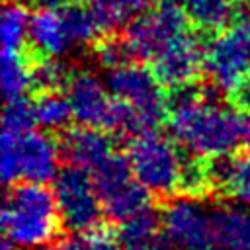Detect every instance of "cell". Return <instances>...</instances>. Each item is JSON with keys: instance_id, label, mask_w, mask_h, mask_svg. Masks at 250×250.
I'll list each match as a JSON object with an SVG mask.
<instances>
[{"instance_id": "18", "label": "cell", "mask_w": 250, "mask_h": 250, "mask_svg": "<svg viewBox=\"0 0 250 250\" xmlns=\"http://www.w3.org/2000/svg\"><path fill=\"white\" fill-rule=\"evenodd\" d=\"M33 109H35L37 125L55 135H59L61 131L70 127V119L74 117L70 102H68L66 94H62L61 90L37 94L33 100Z\"/></svg>"}, {"instance_id": "29", "label": "cell", "mask_w": 250, "mask_h": 250, "mask_svg": "<svg viewBox=\"0 0 250 250\" xmlns=\"http://www.w3.org/2000/svg\"><path fill=\"white\" fill-rule=\"evenodd\" d=\"M43 250H82V240L78 238H70V236H59L57 240L45 244Z\"/></svg>"}, {"instance_id": "5", "label": "cell", "mask_w": 250, "mask_h": 250, "mask_svg": "<svg viewBox=\"0 0 250 250\" xmlns=\"http://www.w3.org/2000/svg\"><path fill=\"white\" fill-rule=\"evenodd\" d=\"M205 72L221 90L250 76V16L234 20L205 45Z\"/></svg>"}, {"instance_id": "26", "label": "cell", "mask_w": 250, "mask_h": 250, "mask_svg": "<svg viewBox=\"0 0 250 250\" xmlns=\"http://www.w3.org/2000/svg\"><path fill=\"white\" fill-rule=\"evenodd\" d=\"M225 197L250 205V150L234 154V168Z\"/></svg>"}, {"instance_id": "32", "label": "cell", "mask_w": 250, "mask_h": 250, "mask_svg": "<svg viewBox=\"0 0 250 250\" xmlns=\"http://www.w3.org/2000/svg\"><path fill=\"white\" fill-rule=\"evenodd\" d=\"M244 145H246V148L250 150V117L248 119H244Z\"/></svg>"}, {"instance_id": "22", "label": "cell", "mask_w": 250, "mask_h": 250, "mask_svg": "<svg viewBox=\"0 0 250 250\" xmlns=\"http://www.w3.org/2000/svg\"><path fill=\"white\" fill-rule=\"evenodd\" d=\"M61 8H62V16L74 45L92 43L104 33L92 8H84L78 4H64Z\"/></svg>"}, {"instance_id": "28", "label": "cell", "mask_w": 250, "mask_h": 250, "mask_svg": "<svg viewBox=\"0 0 250 250\" xmlns=\"http://www.w3.org/2000/svg\"><path fill=\"white\" fill-rule=\"evenodd\" d=\"M229 102L234 109H238L240 113H248L250 115V76H246L244 80H240L229 94Z\"/></svg>"}, {"instance_id": "11", "label": "cell", "mask_w": 250, "mask_h": 250, "mask_svg": "<svg viewBox=\"0 0 250 250\" xmlns=\"http://www.w3.org/2000/svg\"><path fill=\"white\" fill-rule=\"evenodd\" d=\"M62 164L94 170L113 152V139L105 129L92 125H70L57 135Z\"/></svg>"}, {"instance_id": "24", "label": "cell", "mask_w": 250, "mask_h": 250, "mask_svg": "<svg viewBox=\"0 0 250 250\" xmlns=\"http://www.w3.org/2000/svg\"><path fill=\"white\" fill-rule=\"evenodd\" d=\"M94 55H96V61L109 70L135 61V55L125 35H113V33H105L100 41H96Z\"/></svg>"}, {"instance_id": "15", "label": "cell", "mask_w": 250, "mask_h": 250, "mask_svg": "<svg viewBox=\"0 0 250 250\" xmlns=\"http://www.w3.org/2000/svg\"><path fill=\"white\" fill-rule=\"evenodd\" d=\"M180 145V174L176 195L191 199H215L213 182L207 168V156L191 150L189 146Z\"/></svg>"}, {"instance_id": "7", "label": "cell", "mask_w": 250, "mask_h": 250, "mask_svg": "<svg viewBox=\"0 0 250 250\" xmlns=\"http://www.w3.org/2000/svg\"><path fill=\"white\" fill-rule=\"evenodd\" d=\"M107 88L115 98L133 104L154 127L166 123V94L150 68L129 62L107 72Z\"/></svg>"}, {"instance_id": "14", "label": "cell", "mask_w": 250, "mask_h": 250, "mask_svg": "<svg viewBox=\"0 0 250 250\" xmlns=\"http://www.w3.org/2000/svg\"><path fill=\"white\" fill-rule=\"evenodd\" d=\"M211 217L213 238L227 250H250V211L238 205L217 203Z\"/></svg>"}, {"instance_id": "20", "label": "cell", "mask_w": 250, "mask_h": 250, "mask_svg": "<svg viewBox=\"0 0 250 250\" xmlns=\"http://www.w3.org/2000/svg\"><path fill=\"white\" fill-rule=\"evenodd\" d=\"M29 25H31V14L21 2L12 0L10 4H6L0 20L2 51H16V53L23 51L29 39Z\"/></svg>"}, {"instance_id": "25", "label": "cell", "mask_w": 250, "mask_h": 250, "mask_svg": "<svg viewBox=\"0 0 250 250\" xmlns=\"http://www.w3.org/2000/svg\"><path fill=\"white\" fill-rule=\"evenodd\" d=\"M4 129L2 131H8V133H25V131H31L33 125L37 123L35 121V109H33V100L29 98H12L6 102V107H4Z\"/></svg>"}, {"instance_id": "27", "label": "cell", "mask_w": 250, "mask_h": 250, "mask_svg": "<svg viewBox=\"0 0 250 250\" xmlns=\"http://www.w3.org/2000/svg\"><path fill=\"white\" fill-rule=\"evenodd\" d=\"M80 240H82V250H125L117 238L115 225L109 221L84 232Z\"/></svg>"}, {"instance_id": "34", "label": "cell", "mask_w": 250, "mask_h": 250, "mask_svg": "<svg viewBox=\"0 0 250 250\" xmlns=\"http://www.w3.org/2000/svg\"><path fill=\"white\" fill-rule=\"evenodd\" d=\"M164 2H168V4H176V6H180V8H182L186 0H164Z\"/></svg>"}, {"instance_id": "13", "label": "cell", "mask_w": 250, "mask_h": 250, "mask_svg": "<svg viewBox=\"0 0 250 250\" xmlns=\"http://www.w3.org/2000/svg\"><path fill=\"white\" fill-rule=\"evenodd\" d=\"M29 41L37 57H61L74 45L61 6H43L31 14Z\"/></svg>"}, {"instance_id": "2", "label": "cell", "mask_w": 250, "mask_h": 250, "mask_svg": "<svg viewBox=\"0 0 250 250\" xmlns=\"http://www.w3.org/2000/svg\"><path fill=\"white\" fill-rule=\"evenodd\" d=\"M166 125L174 139L191 150L213 156L232 152L244 139V119L238 109L197 102L168 111Z\"/></svg>"}, {"instance_id": "21", "label": "cell", "mask_w": 250, "mask_h": 250, "mask_svg": "<svg viewBox=\"0 0 250 250\" xmlns=\"http://www.w3.org/2000/svg\"><path fill=\"white\" fill-rule=\"evenodd\" d=\"M2 90L6 100L31 90V61L21 51H2Z\"/></svg>"}, {"instance_id": "3", "label": "cell", "mask_w": 250, "mask_h": 250, "mask_svg": "<svg viewBox=\"0 0 250 250\" xmlns=\"http://www.w3.org/2000/svg\"><path fill=\"white\" fill-rule=\"evenodd\" d=\"M125 154L135 178L150 191L156 203L176 197L180 174L178 141H170L156 131H148L131 139Z\"/></svg>"}, {"instance_id": "10", "label": "cell", "mask_w": 250, "mask_h": 250, "mask_svg": "<svg viewBox=\"0 0 250 250\" xmlns=\"http://www.w3.org/2000/svg\"><path fill=\"white\" fill-rule=\"evenodd\" d=\"M199 199L176 195L158 203L162 230L184 250L215 240L211 217L197 203Z\"/></svg>"}, {"instance_id": "6", "label": "cell", "mask_w": 250, "mask_h": 250, "mask_svg": "<svg viewBox=\"0 0 250 250\" xmlns=\"http://www.w3.org/2000/svg\"><path fill=\"white\" fill-rule=\"evenodd\" d=\"M55 193L64 229L70 232L84 234L107 221L86 168L64 164L55 178Z\"/></svg>"}, {"instance_id": "1", "label": "cell", "mask_w": 250, "mask_h": 250, "mask_svg": "<svg viewBox=\"0 0 250 250\" xmlns=\"http://www.w3.org/2000/svg\"><path fill=\"white\" fill-rule=\"evenodd\" d=\"M2 229L6 238L21 248L45 246L62 236L64 223L55 188L29 180L10 184L2 211Z\"/></svg>"}, {"instance_id": "9", "label": "cell", "mask_w": 250, "mask_h": 250, "mask_svg": "<svg viewBox=\"0 0 250 250\" xmlns=\"http://www.w3.org/2000/svg\"><path fill=\"white\" fill-rule=\"evenodd\" d=\"M150 70L164 88L195 82L205 70V47L195 33H180L166 43L152 59Z\"/></svg>"}, {"instance_id": "19", "label": "cell", "mask_w": 250, "mask_h": 250, "mask_svg": "<svg viewBox=\"0 0 250 250\" xmlns=\"http://www.w3.org/2000/svg\"><path fill=\"white\" fill-rule=\"evenodd\" d=\"M154 0H92V10L104 33H113L119 25L150 10Z\"/></svg>"}, {"instance_id": "17", "label": "cell", "mask_w": 250, "mask_h": 250, "mask_svg": "<svg viewBox=\"0 0 250 250\" xmlns=\"http://www.w3.org/2000/svg\"><path fill=\"white\" fill-rule=\"evenodd\" d=\"M182 8L186 16L205 31H221L236 18L234 0H186Z\"/></svg>"}, {"instance_id": "8", "label": "cell", "mask_w": 250, "mask_h": 250, "mask_svg": "<svg viewBox=\"0 0 250 250\" xmlns=\"http://www.w3.org/2000/svg\"><path fill=\"white\" fill-rule=\"evenodd\" d=\"M186 31V12L164 2L154 10L133 18L125 29V39L137 61H150L166 43Z\"/></svg>"}, {"instance_id": "30", "label": "cell", "mask_w": 250, "mask_h": 250, "mask_svg": "<svg viewBox=\"0 0 250 250\" xmlns=\"http://www.w3.org/2000/svg\"><path fill=\"white\" fill-rule=\"evenodd\" d=\"M178 248H180V246L162 230V232L158 234V238L154 240V244H152L150 250H178Z\"/></svg>"}, {"instance_id": "33", "label": "cell", "mask_w": 250, "mask_h": 250, "mask_svg": "<svg viewBox=\"0 0 250 250\" xmlns=\"http://www.w3.org/2000/svg\"><path fill=\"white\" fill-rule=\"evenodd\" d=\"M43 6H64L68 4V0H39Z\"/></svg>"}, {"instance_id": "12", "label": "cell", "mask_w": 250, "mask_h": 250, "mask_svg": "<svg viewBox=\"0 0 250 250\" xmlns=\"http://www.w3.org/2000/svg\"><path fill=\"white\" fill-rule=\"evenodd\" d=\"M64 94L70 102L72 115L78 123L100 127V129L105 127L113 100L107 96L104 84L96 74L88 70L72 72L66 82Z\"/></svg>"}, {"instance_id": "23", "label": "cell", "mask_w": 250, "mask_h": 250, "mask_svg": "<svg viewBox=\"0 0 250 250\" xmlns=\"http://www.w3.org/2000/svg\"><path fill=\"white\" fill-rule=\"evenodd\" d=\"M70 72L55 57H37L31 61V90L35 94L64 90Z\"/></svg>"}, {"instance_id": "16", "label": "cell", "mask_w": 250, "mask_h": 250, "mask_svg": "<svg viewBox=\"0 0 250 250\" xmlns=\"http://www.w3.org/2000/svg\"><path fill=\"white\" fill-rule=\"evenodd\" d=\"M162 232L160 209L146 205L117 227V238L125 250H150Z\"/></svg>"}, {"instance_id": "4", "label": "cell", "mask_w": 250, "mask_h": 250, "mask_svg": "<svg viewBox=\"0 0 250 250\" xmlns=\"http://www.w3.org/2000/svg\"><path fill=\"white\" fill-rule=\"evenodd\" d=\"M61 162L57 135L25 131H2V180L10 186L18 180L43 182L57 178Z\"/></svg>"}, {"instance_id": "31", "label": "cell", "mask_w": 250, "mask_h": 250, "mask_svg": "<svg viewBox=\"0 0 250 250\" xmlns=\"http://www.w3.org/2000/svg\"><path fill=\"white\" fill-rule=\"evenodd\" d=\"M184 250H227L223 244H219L217 240H211V242H205V244H197V246H191V248H184Z\"/></svg>"}]
</instances>
